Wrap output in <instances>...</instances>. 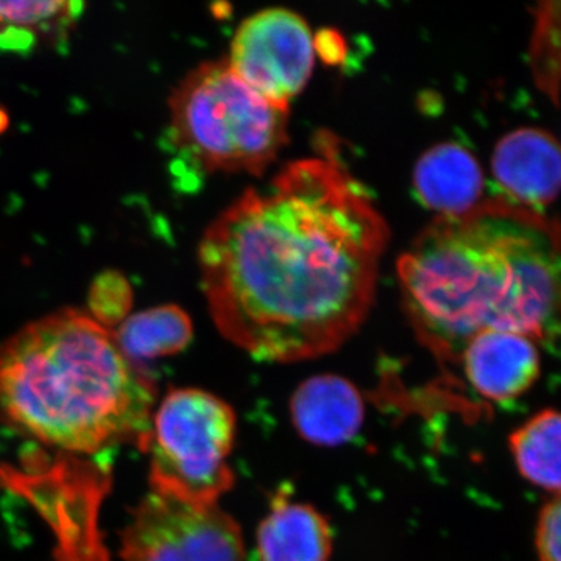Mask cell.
<instances>
[{"instance_id":"obj_1","label":"cell","mask_w":561,"mask_h":561,"mask_svg":"<svg viewBox=\"0 0 561 561\" xmlns=\"http://www.w3.org/2000/svg\"><path fill=\"white\" fill-rule=\"evenodd\" d=\"M389 225L323 139L247 191L209 225L198 249L217 330L267 362L316 359L367 319Z\"/></svg>"},{"instance_id":"obj_2","label":"cell","mask_w":561,"mask_h":561,"mask_svg":"<svg viewBox=\"0 0 561 561\" xmlns=\"http://www.w3.org/2000/svg\"><path fill=\"white\" fill-rule=\"evenodd\" d=\"M398 279L416 337L442 364L481 331L561 339V225L504 198L437 217L402 253Z\"/></svg>"},{"instance_id":"obj_3","label":"cell","mask_w":561,"mask_h":561,"mask_svg":"<svg viewBox=\"0 0 561 561\" xmlns=\"http://www.w3.org/2000/svg\"><path fill=\"white\" fill-rule=\"evenodd\" d=\"M157 387L90 313H50L0 345V421L44 445L92 454L140 446Z\"/></svg>"},{"instance_id":"obj_4","label":"cell","mask_w":561,"mask_h":561,"mask_svg":"<svg viewBox=\"0 0 561 561\" xmlns=\"http://www.w3.org/2000/svg\"><path fill=\"white\" fill-rule=\"evenodd\" d=\"M169 105L173 146L205 172L261 175L289 140V106L253 90L227 58L192 70Z\"/></svg>"},{"instance_id":"obj_5","label":"cell","mask_w":561,"mask_h":561,"mask_svg":"<svg viewBox=\"0 0 561 561\" xmlns=\"http://www.w3.org/2000/svg\"><path fill=\"white\" fill-rule=\"evenodd\" d=\"M234 409L202 389H172L151 416L139 449L149 456L151 491L195 505H216L234 485Z\"/></svg>"},{"instance_id":"obj_6","label":"cell","mask_w":561,"mask_h":561,"mask_svg":"<svg viewBox=\"0 0 561 561\" xmlns=\"http://www.w3.org/2000/svg\"><path fill=\"white\" fill-rule=\"evenodd\" d=\"M122 561H247L239 523L219 505H195L150 491L133 512Z\"/></svg>"},{"instance_id":"obj_7","label":"cell","mask_w":561,"mask_h":561,"mask_svg":"<svg viewBox=\"0 0 561 561\" xmlns=\"http://www.w3.org/2000/svg\"><path fill=\"white\" fill-rule=\"evenodd\" d=\"M316 44L300 14L268 9L242 22L228 65L265 99L289 106L312 76Z\"/></svg>"},{"instance_id":"obj_8","label":"cell","mask_w":561,"mask_h":561,"mask_svg":"<svg viewBox=\"0 0 561 561\" xmlns=\"http://www.w3.org/2000/svg\"><path fill=\"white\" fill-rule=\"evenodd\" d=\"M459 362L476 393L500 404L518 400L540 376L537 345L518 332H478L461 350Z\"/></svg>"},{"instance_id":"obj_9","label":"cell","mask_w":561,"mask_h":561,"mask_svg":"<svg viewBox=\"0 0 561 561\" xmlns=\"http://www.w3.org/2000/svg\"><path fill=\"white\" fill-rule=\"evenodd\" d=\"M505 201L534 209L561 192V146L540 128H519L497 142L491 160Z\"/></svg>"},{"instance_id":"obj_10","label":"cell","mask_w":561,"mask_h":561,"mask_svg":"<svg viewBox=\"0 0 561 561\" xmlns=\"http://www.w3.org/2000/svg\"><path fill=\"white\" fill-rule=\"evenodd\" d=\"M290 419L302 440L335 448L356 437L365 419L360 390L339 375L306 379L290 398Z\"/></svg>"},{"instance_id":"obj_11","label":"cell","mask_w":561,"mask_h":561,"mask_svg":"<svg viewBox=\"0 0 561 561\" xmlns=\"http://www.w3.org/2000/svg\"><path fill=\"white\" fill-rule=\"evenodd\" d=\"M485 187L481 164L457 142H443L421 154L413 169V190L438 217L461 216L481 205Z\"/></svg>"},{"instance_id":"obj_12","label":"cell","mask_w":561,"mask_h":561,"mask_svg":"<svg viewBox=\"0 0 561 561\" xmlns=\"http://www.w3.org/2000/svg\"><path fill=\"white\" fill-rule=\"evenodd\" d=\"M256 551L260 561H330V522L313 505L291 501L280 490L257 527Z\"/></svg>"},{"instance_id":"obj_13","label":"cell","mask_w":561,"mask_h":561,"mask_svg":"<svg viewBox=\"0 0 561 561\" xmlns=\"http://www.w3.org/2000/svg\"><path fill=\"white\" fill-rule=\"evenodd\" d=\"M83 10V2L66 0L0 2V50L28 54L44 43H62Z\"/></svg>"},{"instance_id":"obj_14","label":"cell","mask_w":561,"mask_h":561,"mask_svg":"<svg viewBox=\"0 0 561 561\" xmlns=\"http://www.w3.org/2000/svg\"><path fill=\"white\" fill-rule=\"evenodd\" d=\"M113 335L124 356L139 365L186 350L194 337V327L180 306L164 305L127 317Z\"/></svg>"},{"instance_id":"obj_15","label":"cell","mask_w":561,"mask_h":561,"mask_svg":"<svg viewBox=\"0 0 561 561\" xmlns=\"http://www.w3.org/2000/svg\"><path fill=\"white\" fill-rule=\"evenodd\" d=\"M511 449L524 479L561 494V412L531 416L511 435Z\"/></svg>"},{"instance_id":"obj_16","label":"cell","mask_w":561,"mask_h":561,"mask_svg":"<svg viewBox=\"0 0 561 561\" xmlns=\"http://www.w3.org/2000/svg\"><path fill=\"white\" fill-rule=\"evenodd\" d=\"M130 283L119 272H105L92 283L88 295V308L92 319L111 331L127 319L131 311Z\"/></svg>"},{"instance_id":"obj_17","label":"cell","mask_w":561,"mask_h":561,"mask_svg":"<svg viewBox=\"0 0 561 561\" xmlns=\"http://www.w3.org/2000/svg\"><path fill=\"white\" fill-rule=\"evenodd\" d=\"M535 542L538 561H561V494L542 507Z\"/></svg>"},{"instance_id":"obj_18","label":"cell","mask_w":561,"mask_h":561,"mask_svg":"<svg viewBox=\"0 0 561 561\" xmlns=\"http://www.w3.org/2000/svg\"><path fill=\"white\" fill-rule=\"evenodd\" d=\"M5 125H7L5 113H2V111H0V131H2V128L5 127Z\"/></svg>"}]
</instances>
